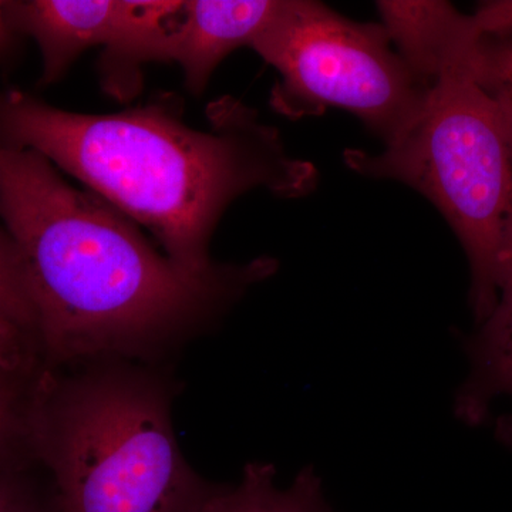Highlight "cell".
Returning <instances> with one entry per match:
<instances>
[{
    "mask_svg": "<svg viewBox=\"0 0 512 512\" xmlns=\"http://www.w3.org/2000/svg\"><path fill=\"white\" fill-rule=\"evenodd\" d=\"M208 117L210 130L188 126L171 96L93 116L0 89V146L42 154L147 228L175 264L208 274L218 268L210 239L232 202L256 188L303 197L318 184L316 168L241 101H215Z\"/></svg>",
    "mask_w": 512,
    "mask_h": 512,
    "instance_id": "obj_1",
    "label": "cell"
},
{
    "mask_svg": "<svg viewBox=\"0 0 512 512\" xmlns=\"http://www.w3.org/2000/svg\"><path fill=\"white\" fill-rule=\"evenodd\" d=\"M0 224L18 252L36 336L59 359L126 348L187 325L275 271L274 259L194 274L137 224L67 183L47 158L0 146Z\"/></svg>",
    "mask_w": 512,
    "mask_h": 512,
    "instance_id": "obj_2",
    "label": "cell"
},
{
    "mask_svg": "<svg viewBox=\"0 0 512 512\" xmlns=\"http://www.w3.org/2000/svg\"><path fill=\"white\" fill-rule=\"evenodd\" d=\"M473 57L433 84L394 143L376 154L346 150L343 158L357 174L409 185L446 218L470 264L480 323L512 262V127L478 82Z\"/></svg>",
    "mask_w": 512,
    "mask_h": 512,
    "instance_id": "obj_3",
    "label": "cell"
},
{
    "mask_svg": "<svg viewBox=\"0 0 512 512\" xmlns=\"http://www.w3.org/2000/svg\"><path fill=\"white\" fill-rule=\"evenodd\" d=\"M30 429L57 512H202L220 490L185 464L167 403L146 383L106 377L40 399Z\"/></svg>",
    "mask_w": 512,
    "mask_h": 512,
    "instance_id": "obj_4",
    "label": "cell"
},
{
    "mask_svg": "<svg viewBox=\"0 0 512 512\" xmlns=\"http://www.w3.org/2000/svg\"><path fill=\"white\" fill-rule=\"evenodd\" d=\"M252 49L279 73L271 106L289 119L335 107L389 146L426 100L382 23L355 22L323 3L281 0Z\"/></svg>",
    "mask_w": 512,
    "mask_h": 512,
    "instance_id": "obj_5",
    "label": "cell"
},
{
    "mask_svg": "<svg viewBox=\"0 0 512 512\" xmlns=\"http://www.w3.org/2000/svg\"><path fill=\"white\" fill-rule=\"evenodd\" d=\"M175 2H5L9 30L33 37L42 55L43 86L57 82L77 57L103 46V83L124 84L140 73L144 50L173 13Z\"/></svg>",
    "mask_w": 512,
    "mask_h": 512,
    "instance_id": "obj_6",
    "label": "cell"
},
{
    "mask_svg": "<svg viewBox=\"0 0 512 512\" xmlns=\"http://www.w3.org/2000/svg\"><path fill=\"white\" fill-rule=\"evenodd\" d=\"M281 0H190L167 23L151 50V62H174L191 93L207 89L212 74L234 50L254 45Z\"/></svg>",
    "mask_w": 512,
    "mask_h": 512,
    "instance_id": "obj_7",
    "label": "cell"
},
{
    "mask_svg": "<svg viewBox=\"0 0 512 512\" xmlns=\"http://www.w3.org/2000/svg\"><path fill=\"white\" fill-rule=\"evenodd\" d=\"M377 9L394 49L424 90L468 62L483 39L471 15L448 2L384 0Z\"/></svg>",
    "mask_w": 512,
    "mask_h": 512,
    "instance_id": "obj_8",
    "label": "cell"
},
{
    "mask_svg": "<svg viewBox=\"0 0 512 512\" xmlns=\"http://www.w3.org/2000/svg\"><path fill=\"white\" fill-rule=\"evenodd\" d=\"M470 373L456 396V414L467 424L484 423L494 404L512 402V262L505 272L493 309L478 323L467 346ZM495 433L512 446V413L495 423Z\"/></svg>",
    "mask_w": 512,
    "mask_h": 512,
    "instance_id": "obj_9",
    "label": "cell"
},
{
    "mask_svg": "<svg viewBox=\"0 0 512 512\" xmlns=\"http://www.w3.org/2000/svg\"><path fill=\"white\" fill-rule=\"evenodd\" d=\"M202 512H333L318 474L305 468L288 487L276 484L274 467L249 464L238 485L220 488Z\"/></svg>",
    "mask_w": 512,
    "mask_h": 512,
    "instance_id": "obj_10",
    "label": "cell"
},
{
    "mask_svg": "<svg viewBox=\"0 0 512 512\" xmlns=\"http://www.w3.org/2000/svg\"><path fill=\"white\" fill-rule=\"evenodd\" d=\"M473 72L512 127V36L483 37L474 53Z\"/></svg>",
    "mask_w": 512,
    "mask_h": 512,
    "instance_id": "obj_11",
    "label": "cell"
},
{
    "mask_svg": "<svg viewBox=\"0 0 512 512\" xmlns=\"http://www.w3.org/2000/svg\"><path fill=\"white\" fill-rule=\"evenodd\" d=\"M0 315L36 336V316L30 302L18 252L0 224Z\"/></svg>",
    "mask_w": 512,
    "mask_h": 512,
    "instance_id": "obj_12",
    "label": "cell"
},
{
    "mask_svg": "<svg viewBox=\"0 0 512 512\" xmlns=\"http://www.w3.org/2000/svg\"><path fill=\"white\" fill-rule=\"evenodd\" d=\"M33 333L0 315V392H16V383L30 363Z\"/></svg>",
    "mask_w": 512,
    "mask_h": 512,
    "instance_id": "obj_13",
    "label": "cell"
},
{
    "mask_svg": "<svg viewBox=\"0 0 512 512\" xmlns=\"http://www.w3.org/2000/svg\"><path fill=\"white\" fill-rule=\"evenodd\" d=\"M0 512H57L55 497L45 501L28 485L0 473Z\"/></svg>",
    "mask_w": 512,
    "mask_h": 512,
    "instance_id": "obj_14",
    "label": "cell"
},
{
    "mask_svg": "<svg viewBox=\"0 0 512 512\" xmlns=\"http://www.w3.org/2000/svg\"><path fill=\"white\" fill-rule=\"evenodd\" d=\"M471 18L481 37L512 36V0L483 3Z\"/></svg>",
    "mask_w": 512,
    "mask_h": 512,
    "instance_id": "obj_15",
    "label": "cell"
},
{
    "mask_svg": "<svg viewBox=\"0 0 512 512\" xmlns=\"http://www.w3.org/2000/svg\"><path fill=\"white\" fill-rule=\"evenodd\" d=\"M16 397V392H0V448L20 426Z\"/></svg>",
    "mask_w": 512,
    "mask_h": 512,
    "instance_id": "obj_16",
    "label": "cell"
},
{
    "mask_svg": "<svg viewBox=\"0 0 512 512\" xmlns=\"http://www.w3.org/2000/svg\"><path fill=\"white\" fill-rule=\"evenodd\" d=\"M8 32L9 28L8 23H6L5 2H0V45H2L3 40L6 39Z\"/></svg>",
    "mask_w": 512,
    "mask_h": 512,
    "instance_id": "obj_17",
    "label": "cell"
}]
</instances>
